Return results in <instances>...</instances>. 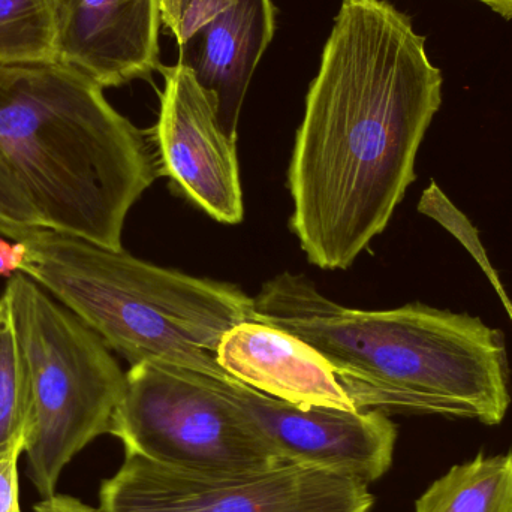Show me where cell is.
<instances>
[{"instance_id":"6da1fadb","label":"cell","mask_w":512,"mask_h":512,"mask_svg":"<svg viewBox=\"0 0 512 512\" xmlns=\"http://www.w3.org/2000/svg\"><path fill=\"white\" fill-rule=\"evenodd\" d=\"M442 86L408 15L387 0H343L288 170L291 228L310 264L346 270L384 233L414 183Z\"/></svg>"},{"instance_id":"7a4b0ae2","label":"cell","mask_w":512,"mask_h":512,"mask_svg":"<svg viewBox=\"0 0 512 512\" xmlns=\"http://www.w3.org/2000/svg\"><path fill=\"white\" fill-rule=\"evenodd\" d=\"M254 321L300 337L333 367L358 411L499 424L510 406L504 334L480 318L406 304L355 310L282 273L254 298Z\"/></svg>"},{"instance_id":"3957f363","label":"cell","mask_w":512,"mask_h":512,"mask_svg":"<svg viewBox=\"0 0 512 512\" xmlns=\"http://www.w3.org/2000/svg\"><path fill=\"white\" fill-rule=\"evenodd\" d=\"M0 158L45 230L114 251L132 207L162 176L150 134L57 60L0 63Z\"/></svg>"},{"instance_id":"277c9868","label":"cell","mask_w":512,"mask_h":512,"mask_svg":"<svg viewBox=\"0 0 512 512\" xmlns=\"http://www.w3.org/2000/svg\"><path fill=\"white\" fill-rule=\"evenodd\" d=\"M24 243L20 273L68 307L128 360L162 361L227 378L216 361L222 336L254 321L239 286L189 276L80 237L41 230Z\"/></svg>"},{"instance_id":"5b68a950","label":"cell","mask_w":512,"mask_h":512,"mask_svg":"<svg viewBox=\"0 0 512 512\" xmlns=\"http://www.w3.org/2000/svg\"><path fill=\"white\" fill-rule=\"evenodd\" d=\"M3 295L29 381L24 453L33 486L51 498L65 466L110 433L126 373L101 337L30 277H9Z\"/></svg>"},{"instance_id":"8992f818","label":"cell","mask_w":512,"mask_h":512,"mask_svg":"<svg viewBox=\"0 0 512 512\" xmlns=\"http://www.w3.org/2000/svg\"><path fill=\"white\" fill-rule=\"evenodd\" d=\"M110 433L126 454L179 471L242 474L285 462L213 376L162 361H143L126 372Z\"/></svg>"},{"instance_id":"52a82bcc","label":"cell","mask_w":512,"mask_h":512,"mask_svg":"<svg viewBox=\"0 0 512 512\" xmlns=\"http://www.w3.org/2000/svg\"><path fill=\"white\" fill-rule=\"evenodd\" d=\"M101 512H369L367 484L301 463L200 474L126 454L102 483Z\"/></svg>"},{"instance_id":"ba28073f","label":"cell","mask_w":512,"mask_h":512,"mask_svg":"<svg viewBox=\"0 0 512 512\" xmlns=\"http://www.w3.org/2000/svg\"><path fill=\"white\" fill-rule=\"evenodd\" d=\"M213 379L259 438L285 462L345 475L367 486L393 463L397 429L384 412L294 405L233 376Z\"/></svg>"},{"instance_id":"9c48e42d","label":"cell","mask_w":512,"mask_h":512,"mask_svg":"<svg viewBox=\"0 0 512 512\" xmlns=\"http://www.w3.org/2000/svg\"><path fill=\"white\" fill-rule=\"evenodd\" d=\"M165 86L149 132L162 176L221 224L245 218L236 140L222 128L213 96L185 66H161Z\"/></svg>"},{"instance_id":"30bf717a","label":"cell","mask_w":512,"mask_h":512,"mask_svg":"<svg viewBox=\"0 0 512 512\" xmlns=\"http://www.w3.org/2000/svg\"><path fill=\"white\" fill-rule=\"evenodd\" d=\"M161 21L177 41L180 65L213 96L236 140L249 84L276 30L271 0H161Z\"/></svg>"},{"instance_id":"8fae6325","label":"cell","mask_w":512,"mask_h":512,"mask_svg":"<svg viewBox=\"0 0 512 512\" xmlns=\"http://www.w3.org/2000/svg\"><path fill=\"white\" fill-rule=\"evenodd\" d=\"M57 62L119 87L159 71L161 0H53Z\"/></svg>"},{"instance_id":"7c38bea8","label":"cell","mask_w":512,"mask_h":512,"mask_svg":"<svg viewBox=\"0 0 512 512\" xmlns=\"http://www.w3.org/2000/svg\"><path fill=\"white\" fill-rule=\"evenodd\" d=\"M216 361L237 381L276 399L358 411L331 364L282 328L259 321L237 324L222 336Z\"/></svg>"},{"instance_id":"4fadbf2b","label":"cell","mask_w":512,"mask_h":512,"mask_svg":"<svg viewBox=\"0 0 512 512\" xmlns=\"http://www.w3.org/2000/svg\"><path fill=\"white\" fill-rule=\"evenodd\" d=\"M415 512H512V453L454 466L417 501Z\"/></svg>"},{"instance_id":"5bb4252c","label":"cell","mask_w":512,"mask_h":512,"mask_svg":"<svg viewBox=\"0 0 512 512\" xmlns=\"http://www.w3.org/2000/svg\"><path fill=\"white\" fill-rule=\"evenodd\" d=\"M30 418L29 381L11 307L0 295V459L24 453Z\"/></svg>"},{"instance_id":"9a60e30c","label":"cell","mask_w":512,"mask_h":512,"mask_svg":"<svg viewBox=\"0 0 512 512\" xmlns=\"http://www.w3.org/2000/svg\"><path fill=\"white\" fill-rule=\"evenodd\" d=\"M53 60V0H0V63Z\"/></svg>"},{"instance_id":"2e32d148","label":"cell","mask_w":512,"mask_h":512,"mask_svg":"<svg viewBox=\"0 0 512 512\" xmlns=\"http://www.w3.org/2000/svg\"><path fill=\"white\" fill-rule=\"evenodd\" d=\"M41 230L35 209L0 158V236L21 242Z\"/></svg>"},{"instance_id":"e0dca14e","label":"cell","mask_w":512,"mask_h":512,"mask_svg":"<svg viewBox=\"0 0 512 512\" xmlns=\"http://www.w3.org/2000/svg\"><path fill=\"white\" fill-rule=\"evenodd\" d=\"M20 454L0 459V512H21L18 502L17 460Z\"/></svg>"},{"instance_id":"ac0fdd59","label":"cell","mask_w":512,"mask_h":512,"mask_svg":"<svg viewBox=\"0 0 512 512\" xmlns=\"http://www.w3.org/2000/svg\"><path fill=\"white\" fill-rule=\"evenodd\" d=\"M24 258V243L14 240L0 239V276L12 277L20 273Z\"/></svg>"},{"instance_id":"d6986e66","label":"cell","mask_w":512,"mask_h":512,"mask_svg":"<svg viewBox=\"0 0 512 512\" xmlns=\"http://www.w3.org/2000/svg\"><path fill=\"white\" fill-rule=\"evenodd\" d=\"M35 512H101L71 496L53 495L35 505Z\"/></svg>"},{"instance_id":"ffe728a7","label":"cell","mask_w":512,"mask_h":512,"mask_svg":"<svg viewBox=\"0 0 512 512\" xmlns=\"http://www.w3.org/2000/svg\"><path fill=\"white\" fill-rule=\"evenodd\" d=\"M489 6L493 12L504 17L505 20H512V0H477Z\"/></svg>"}]
</instances>
